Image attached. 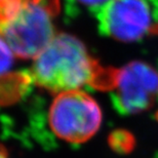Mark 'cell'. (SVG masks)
<instances>
[{
  "mask_svg": "<svg viewBox=\"0 0 158 158\" xmlns=\"http://www.w3.org/2000/svg\"><path fill=\"white\" fill-rule=\"evenodd\" d=\"M31 80L55 94L85 86L111 89L115 70L103 68L74 36L56 34L35 59Z\"/></svg>",
  "mask_w": 158,
  "mask_h": 158,
  "instance_id": "1",
  "label": "cell"
},
{
  "mask_svg": "<svg viewBox=\"0 0 158 158\" xmlns=\"http://www.w3.org/2000/svg\"><path fill=\"white\" fill-rule=\"evenodd\" d=\"M59 0H19L0 21V35L15 56L35 59L56 34Z\"/></svg>",
  "mask_w": 158,
  "mask_h": 158,
  "instance_id": "2",
  "label": "cell"
},
{
  "mask_svg": "<svg viewBox=\"0 0 158 158\" xmlns=\"http://www.w3.org/2000/svg\"><path fill=\"white\" fill-rule=\"evenodd\" d=\"M48 121L59 139L83 143L96 134L102 121L98 103L82 90L58 94L50 105Z\"/></svg>",
  "mask_w": 158,
  "mask_h": 158,
  "instance_id": "3",
  "label": "cell"
},
{
  "mask_svg": "<svg viewBox=\"0 0 158 158\" xmlns=\"http://www.w3.org/2000/svg\"><path fill=\"white\" fill-rule=\"evenodd\" d=\"M96 15L101 32L116 40L131 42L158 32L157 0H109Z\"/></svg>",
  "mask_w": 158,
  "mask_h": 158,
  "instance_id": "4",
  "label": "cell"
},
{
  "mask_svg": "<svg viewBox=\"0 0 158 158\" xmlns=\"http://www.w3.org/2000/svg\"><path fill=\"white\" fill-rule=\"evenodd\" d=\"M110 90L113 104L120 113L142 112L158 99V71L146 63L128 64L115 70Z\"/></svg>",
  "mask_w": 158,
  "mask_h": 158,
  "instance_id": "5",
  "label": "cell"
},
{
  "mask_svg": "<svg viewBox=\"0 0 158 158\" xmlns=\"http://www.w3.org/2000/svg\"><path fill=\"white\" fill-rule=\"evenodd\" d=\"M15 55L5 39L0 35V104L9 103L19 98L32 82L29 73H15Z\"/></svg>",
  "mask_w": 158,
  "mask_h": 158,
  "instance_id": "6",
  "label": "cell"
},
{
  "mask_svg": "<svg viewBox=\"0 0 158 158\" xmlns=\"http://www.w3.org/2000/svg\"><path fill=\"white\" fill-rule=\"evenodd\" d=\"M74 4L81 7H85L89 10L94 11V14L102 7V6L109 1V0H71Z\"/></svg>",
  "mask_w": 158,
  "mask_h": 158,
  "instance_id": "7",
  "label": "cell"
},
{
  "mask_svg": "<svg viewBox=\"0 0 158 158\" xmlns=\"http://www.w3.org/2000/svg\"><path fill=\"white\" fill-rule=\"evenodd\" d=\"M0 158H8L7 152H6V150L2 145H0Z\"/></svg>",
  "mask_w": 158,
  "mask_h": 158,
  "instance_id": "8",
  "label": "cell"
},
{
  "mask_svg": "<svg viewBox=\"0 0 158 158\" xmlns=\"http://www.w3.org/2000/svg\"><path fill=\"white\" fill-rule=\"evenodd\" d=\"M9 1H11V0H0V6L3 5V4H5V3H7Z\"/></svg>",
  "mask_w": 158,
  "mask_h": 158,
  "instance_id": "9",
  "label": "cell"
}]
</instances>
